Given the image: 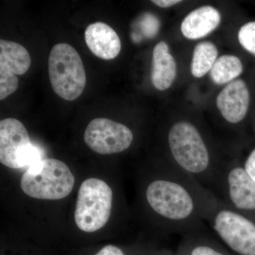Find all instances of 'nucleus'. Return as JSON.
Listing matches in <instances>:
<instances>
[{
  "label": "nucleus",
  "instance_id": "1",
  "mask_svg": "<svg viewBox=\"0 0 255 255\" xmlns=\"http://www.w3.org/2000/svg\"><path fill=\"white\" fill-rule=\"evenodd\" d=\"M145 198L154 214L173 233L204 232L219 198L190 178L171 169L146 187Z\"/></svg>",
  "mask_w": 255,
  "mask_h": 255
},
{
  "label": "nucleus",
  "instance_id": "2",
  "mask_svg": "<svg viewBox=\"0 0 255 255\" xmlns=\"http://www.w3.org/2000/svg\"><path fill=\"white\" fill-rule=\"evenodd\" d=\"M167 144L173 160L172 169L190 178L215 195L223 167L214 163L199 129L188 122H178L169 128Z\"/></svg>",
  "mask_w": 255,
  "mask_h": 255
},
{
  "label": "nucleus",
  "instance_id": "3",
  "mask_svg": "<svg viewBox=\"0 0 255 255\" xmlns=\"http://www.w3.org/2000/svg\"><path fill=\"white\" fill-rule=\"evenodd\" d=\"M75 177L68 166L56 159H43L26 169L20 182L26 195L42 200H59L73 191Z\"/></svg>",
  "mask_w": 255,
  "mask_h": 255
},
{
  "label": "nucleus",
  "instance_id": "4",
  "mask_svg": "<svg viewBox=\"0 0 255 255\" xmlns=\"http://www.w3.org/2000/svg\"><path fill=\"white\" fill-rule=\"evenodd\" d=\"M48 75L53 91L65 100H77L86 86V72L81 57L68 43H58L50 50Z\"/></svg>",
  "mask_w": 255,
  "mask_h": 255
},
{
  "label": "nucleus",
  "instance_id": "5",
  "mask_svg": "<svg viewBox=\"0 0 255 255\" xmlns=\"http://www.w3.org/2000/svg\"><path fill=\"white\" fill-rule=\"evenodd\" d=\"M207 223L218 238L231 251L239 255H255V223L246 215L218 201Z\"/></svg>",
  "mask_w": 255,
  "mask_h": 255
},
{
  "label": "nucleus",
  "instance_id": "6",
  "mask_svg": "<svg viewBox=\"0 0 255 255\" xmlns=\"http://www.w3.org/2000/svg\"><path fill=\"white\" fill-rule=\"evenodd\" d=\"M113 191L102 179L90 178L80 186L75 221L81 231L93 233L104 227L111 216Z\"/></svg>",
  "mask_w": 255,
  "mask_h": 255
},
{
  "label": "nucleus",
  "instance_id": "7",
  "mask_svg": "<svg viewBox=\"0 0 255 255\" xmlns=\"http://www.w3.org/2000/svg\"><path fill=\"white\" fill-rule=\"evenodd\" d=\"M42 160L41 150L33 145L26 127L16 119L0 122V162L6 167L20 169Z\"/></svg>",
  "mask_w": 255,
  "mask_h": 255
},
{
  "label": "nucleus",
  "instance_id": "8",
  "mask_svg": "<svg viewBox=\"0 0 255 255\" xmlns=\"http://www.w3.org/2000/svg\"><path fill=\"white\" fill-rule=\"evenodd\" d=\"M215 196L242 214L255 211V182L244 166H223Z\"/></svg>",
  "mask_w": 255,
  "mask_h": 255
},
{
  "label": "nucleus",
  "instance_id": "9",
  "mask_svg": "<svg viewBox=\"0 0 255 255\" xmlns=\"http://www.w3.org/2000/svg\"><path fill=\"white\" fill-rule=\"evenodd\" d=\"M84 140L94 152L111 155L127 150L131 145L133 133L124 124L108 119L97 118L87 126Z\"/></svg>",
  "mask_w": 255,
  "mask_h": 255
},
{
  "label": "nucleus",
  "instance_id": "10",
  "mask_svg": "<svg viewBox=\"0 0 255 255\" xmlns=\"http://www.w3.org/2000/svg\"><path fill=\"white\" fill-rule=\"evenodd\" d=\"M250 101L248 87L245 81L239 79L230 82L221 90L216 99V105L226 122L236 124L246 117Z\"/></svg>",
  "mask_w": 255,
  "mask_h": 255
},
{
  "label": "nucleus",
  "instance_id": "11",
  "mask_svg": "<svg viewBox=\"0 0 255 255\" xmlns=\"http://www.w3.org/2000/svg\"><path fill=\"white\" fill-rule=\"evenodd\" d=\"M85 39L89 49L101 59H114L122 49V43L117 32L105 23L89 25L85 30Z\"/></svg>",
  "mask_w": 255,
  "mask_h": 255
},
{
  "label": "nucleus",
  "instance_id": "12",
  "mask_svg": "<svg viewBox=\"0 0 255 255\" xmlns=\"http://www.w3.org/2000/svg\"><path fill=\"white\" fill-rule=\"evenodd\" d=\"M221 20V14L216 8L201 6L184 18L181 24V31L188 39H199L214 31L219 26Z\"/></svg>",
  "mask_w": 255,
  "mask_h": 255
},
{
  "label": "nucleus",
  "instance_id": "13",
  "mask_svg": "<svg viewBox=\"0 0 255 255\" xmlns=\"http://www.w3.org/2000/svg\"><path fill=\"white\" fill-rule=\"evenodd\" d=\"M177 75V64L169 53L168 45L160 41L152 52L151 80L154 87L159 91L167 90L173 83Z\"/></svg>",
  "mask_w": 255,
  "mask_h": 255
},
{
  "label": "nucleus",
  "instance_id": "14",
  "mask_svg": "<svg viewBox=\"0 0 255 255\" xmlns=\"http://www.w3.org/2000/svg\"><path fill=\"white\" fill-rule=\"evenodd\" d=\"M31 64L29 53L16 42L0 40V70L14 75H23Z\"/></svg>",
  "mask_w": 255,
  "mask_h": 255
},
{
  "label": "nucleus",
  "instance_id": "15",
  "mask_svg": "<svg viewBox=\"0 0 255 255\" xmlns=\"http://www.w3.org/2000/svg\"><path fill=\"white\" fill-rule=\"evenodd\" d=\"M217 48L210 41L201 42L196 45L193 53L191 72L193 76L201 78L211 71L218 59Z\"/></svg>",
  "mask_w": 255,
  "mask_h": 255
},
{
  "label": "nucleus",
  "instance_id": "16",
  "mask_svg": "<svg viewBox=\"0 0 255 255\" xmlns=\"http://www.w3.org/2000/svg\"><path fill=\"white\" fill-rule=\"evenodd\" d=\"M243 71V63L236 55H224L216 60L210 71L211 80L216 85L234 81Z\"/></svg>",
  "mask_w": 255,
  "mask_h": 255
},
{
  "label": "nucleus",
  "instance_id": "17",
  "mask_svg": "<svg viewBox=\"0 0 255 255\" xmlns=\"http://www.w3.org/2000/svg\"><path fill=\"white\" fill-rule=\"evenodd\" d=\"M184 242V246L187 247L188 255H228L214 246L201 232L187 235Z\"/></svg>",
  "mask_w": 255,
  "mask_h": 255
},
{
  "label": "nucleus",
  "instance_id": "18",
  "mask_svg": "<svg viewBox=\"0 0 255 255\" xmlns=\"http://www.w3.org/2000/svg\"><path fill=\"white\" fill-rule=\"evenodd\" d=\"M238 40L245 49L255 55V21L242 26L238 32Z\"/></svg>",
  "mask_w": 255,
  "mask_h": 255
},
{
  "label": "nucleus",
  "instance_id": "19",
  "mask_svg": "<svg viewBox=\"0 0 255 255\" xmlns=\"http://www.w3.org/2000/svg\"><path fill=\"white\" fill-rule=\"evenodd\" d=\"M18 87V79L10 72L0 70V100H4L14 93Z\"/></svg>",
  "mask_w": 255,
  "mask_h": 255
},
{
  "label": "nucleus",
  "instance_id": "20",
  "mask_svg": "<svg viewBox=\"0 0 255 255\" xmlns=\"http://www.w3.org/2000/svg\"><path fill=\"white\" fill-rule=\"evenodd\" d=\"M244 167L255 182V149L252 151L245 162Z\"/></svg>",
  "mask_w": 255,
  "mask_h": 255
},
{
  "label": "nucleus",
  "instance_id": "21",
  "mask_svg": "<svg viewBox=\"0 0 255 255\" xmlns=\"http://www.w3.org/2000/svg\"><path fill=\"white\" fill-rule=\"evenodd\" d=\"M95 255H125L124 252L118 248L114 246H107L102 248Z\"/></svg>",
  "mask_w": 255,
  "mask_h": 255
},
{
  "label": "nucleus",
  "instance_id": "22",
  "mask_svg": "<svg viewBox=\"0 0 255 255\" xmlns=\"http://www.w3.org/2000/svg\"><path fill=\"white\" fill-rule=\"evenodd\" d=\"M152 3L162 8H168L182 2L179 0H153Z\"/></svg>",
  "mask_w": 255,
  "mask_h": 255
},
{
  "label": "nucleus",
  "instance_id": "23",
  "mask_svg": "<svg viewBox=\"0 0 255 255\" xmlns=\"http://www.w3.org/2000/svg\"></svg>",
  "mask_w": 255,
  "mask_h": 255
}]
</instances>
